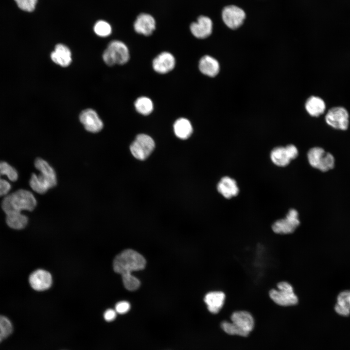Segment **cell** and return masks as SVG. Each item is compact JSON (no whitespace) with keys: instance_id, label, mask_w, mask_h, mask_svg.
Instances as JSON below:
<instances>
[{"instance_id":"cell-11","label":"cell","mask_w":350,"mask_h":350,"mask_svg":"<svg viewBox=\"0 0 350 350\" xmlns=\"http://www.w3.org/2000/svg\"><path fill=\"white\" fill-rule=\"evenodd\" d=\"M4 176L11 181L15 182L18 179V173L15 168L7 162L0 161V196L8 194L11 189V185Z\"/></svg>"},{"instance_id":"cell-26","label":"cell","mask_w":350,"mask_h":350,"mask_svg":"<svg viewBox=\"0 0 350 350\" xmlns=\"http://www.w3.org/2000/svg\"><path fill=\"white\" fill-rule=\"evenodd\" d=\"M134 105L137 111L143 115H149L154 108L152 101L148 97L144 96L138 98L136 100Z\"/></svg>"},{"instance_id":"cell-10","label":"cell","mask_w":350,"mask_h":350,"mask_svg":"<svg viewBox=\"0 0 350 350\" xmlns=\"http://www.w3.org/2000/svg\"><path fill=\"white\" fill-rule=\"evenodd\" d=\"M300 224L298 211L290 209L284 219L276 221L272 225V229L276 233L289 234L293 232Z\"/></svg>"},{"instance_id":"cell-4","label":"cell","mask_w":350,"mask_h":350,"mask_svg":"<svg viewBox=\"0 0 350 350\" xmlns=\"http://www.w3.org/2000/svg\"><path fill=\"white\" fill-rule=\"evenodd\" d=\"M103 59L108 66L124 64L129 59L128 49L122 42L113 40L108 44L104 52Z\"/></svg>"},{"instance_id":"cell-9","label":"cell","mask_w":350,"mask_h":350,"mask_svg":"<svg viewBox=\"0 0 350 350\" xmlns=\"http://www.w3.org/2000/svg\"><path fill=\"white\" fill-rule=\"evenodd\" d=\"M222 18L224 23L231 29L239 28L245 18V11L234 5L225 7L222 12Z\"/></svg>"},{"instance_id":"cell-15","label":"cell","mask_w":350,"mask_h":350,"mask_svg":"<svg viewBox=\"0 0 350 350\" xmlns=\"http://www.w3.org/2000/svg\"><path fill=\"white\" fill-rule=\"evenodd\" d=\"M136 32L148 36L156 29V21L154 17L147 13H141L137 17L134 23Z\"/></svg>"},{"instance_id":"cell-32","label":"cell","mask_w":350,"mask_h":350,"mask_svg":"<svg viewBox=\"0 0 350 350\" xmlns=\"http://www.w3.org/2000/svg\"><path fill=\"white\" fill-rule=\"evenodd\" d=\"M116 312L111 309H109L105 311L104 317L105 319L107 322H110L113 321L116 317Z\"/></svg>"},{"instance_id":"cell-30","label":"cell","mask_w":350,"mask_h":350,"mask_svg":"<svg viewBox=\"0 0 350 350\" xmlns=\"http://www.w3.org/2000/svg\"><path fill=\"white\" fill-rule=\"evenodd\" d=\"M37 0H15L18 7L27 12H32L35 9Z\"/></svg>"},{"instance_id":"cell-28","label":"cell","mask_w":350,"mask_h":350,"mask_svg":"<svg viewBox=\"0 0 350 350\" xmlns=\"http://www.w3.org/2000/svg\"><path fill=\"white\" fill-rule=\"evenodd\" d=\"M221 327L226 333L229 334L238 335L242 336H246L249 334L232 322L223 321L221 323Z\"/></svg>"},{"instance_id":"cell-24","label":"cell","mask_w":350,"mask_h":350,"mask_svg":"<svg viewBox=\"0 0 350 350\" xmlns=\"http://www.w3.org/2000/svg\"><path fill=\"white\" fill-rule=\"evenodd\" d=\"M334 310L342 316H346L350 314V290L342 291L338 295Z\"/></svg>"},{"instance_id":"cell-3","label":"cell","mask_w":350,"mask_h":350,"mask_svg":"<svg viewBox=\"0 0 350 350\" xmlns=\"http://www.w3.org/2000/svg\"><path fill=\"white\" fill-rule=\"evenodd\" d=\"M34 165L40 174H32L29 184L36 192L44 194L56 185V174L53 168L46 160L40 158L35 159Z\"/></svg>"},{"instance_id":"cell-29","label":"cell","mask_w":350,"mask_h":350,"mask_svg":"<svg viewBox=\"0 0 350 350\" xmlns=\"http://www.w3.org/2000/svg\"><path fill=\"white\" fill-rule=\"evenodd\" d=\"M93 29L95 34L101 37L107 36L112 32L110 25L106 21L102 20L98 21L95 24Z\"/></svg>"},{"instance_id":"cell-21","label":"cell","mask_w":350,"mask_h":350,"mask_svg":"<svg viewBox=\"0 0 350 350\" xmlns=\"http://www.w3.org/2000/svg\"><path fill=\"white\" fill-rule=\"evenodd\" d=\"M200 71L204 74L214 77L218 74L220 66L218 61L210 55L202 57L199 62Z\"/></svg>"},{"instance_id":"cell-20","label":"cell","mask_w":350,"mask_h":350,"mask_svg":"<svg viewBox=\"0 0 350 350\" xmlns=\"http://www.w3.org/2000/svg\"><path fill=\"white\" fill-rule=\"evenodd\" d=\"M217 190L224 197L228 199L236 196L239 191L236 181L228 176L221 178L217 185Z\"/></svg>"},{"instance_id":"cell-1","label":"cell","mask_w":350,"mask_h":350,"mask_svg":"<svg viewBox=\"0 0 350 350\" xmlns=\"http://www.w3.org/2000/svg\"><path fill=\"white\" fill-rule=\"evenodd\" d=\"M36 204L35 196L26 190H18L5 195L1 202V208L6 214L7 226L15 230L24 228L28 224V218L21 211H32Z\"/></svg>"},{"instance_id":"cell-13","label":"cell","mask_w":350,"mask_h":350,"mask_svg":"<svg viewBox=\"0 0 350 350\" xmlns=\"http://www.w3.org/2000/svg\"><path fill=\"white\" fill-rule=\"evenodd\" d=\"M79 119L85 128L88 132L97 133L103 127L102 121L97 112L92 109L88 108L82 111Z\"/></svg>"},{"instance_id":"cell-18","label":"cell","mask_w":350,"mask_h":350,"mask_svg":"<svg viewBox=\"0 0 350 350\" xmlns=\"http://www.w3.org/2000/svg\"><path fill=\"white\" fill-rule=\"evenodd\" d=\"M52 61L62 67H67L71 62V53L69 48L63 44H58L51 54Z\"/></svg>"},{"instance_id":"cell-19","label":"cell","mask_w":350,"mask_h":350,"mask_svg":"<svg viewBox=\"0 0 350 350\" xmlns=\"http://www.w3.org/2000/svg\"><path fill=\"white\" fill-rule=\"evenodd\" d=\"M225 297V294L220 291L211 292L207 294L204 298V301L207 305L209 311L212 314L218 313L224 304Z\"/></svg>"},{"instance_id":"cell-2","label":"cell","mask_w":350,"mask_h":350,"mask_svg":"<svg viewBox=\"0 0 350 350\" xmlns=\"http://www.w3.org/2000/svg\"><path fill=\"white\" fill-rule=\"evenodd\" d=\"M145 265L146 260L143 256L131 249H125L119 254L113 262L114 271L122 275L123 285L129 291L136 290L140 285L139 280L131 275V272L143 269Z\"/></svg>"},{"instance_id":"cell-5","label":"cell","mask_w":350,"mask_h":350,"mask_svg":"<svg viewBox=\"0 0 350 350\" xmlns=\"http://www.w3.org/2000/svg\"><path fill=\"white\" fill-rule=\"evenodd\" d=\"M307 158L310 165L322 172H327L333 169L335 165V158L329 152L319 147L311 148L307 153Z\"/></svg>"},{"instance_id":"cell-17","label":"cell","mask_w":350,"mask_h":350,"mask_svg":"<svg viewBox=\"0 0 350 350\" xmlns=\"http://www.w3.org/2000/svg\"><path fill=\"white\" fill-rule=\"evenodd\" d=\"M232 322L239 328L249 333L254 327V319L251 315L246 311H237L231 316Z\"/></svg>"},{"instance_id":"cell-7","label":"cell","mask_w":350,"mask_h":350,"mask_svg":"<svg viewBox=\"0 0 350 350\" xmlns=\"http://www.w3.org/2000/svg\"><path fill=\"white\" fill-rule=\"evenodd\" d=\"M155 148V142L149 136L141 134L138 135L130 146L132 155L139 160L147 158Z\"/></svg>"},{"instance_id":"cell-8","label":"cell","mask_w":350,"mask_h":350,"mask_svg":"<svg viewBox=\"0 0 350 350\" xmlns=\"http://www.w3.org/2000/svg\"><path fill=\"white\" fill-rule=\"evenodd\" d=\"M325 121L333 128L345 131L348 128L349 125V113L343 107H333L328 111Z\"/></svg>"},{"instance_id":"cell-6","label":"cell","mask_w":350,"mask_h":350,"mask_svg":"<svg viewBox=\"0 0 350 350\" xmlns=\"http://www.w3.org/2000/svg\"><path fill=\"white\" fill-rule=\"evenodd\" d=\"M277 288V290L272 289L269 293L270 298L276 303L286 306L296 305L298 303V298L290 283L285 281L279 282Z\"/></svg>"},{"instance_id":"cell-12","label":"cell","mask_w":350,"mask_h":350,"mask_svg":"<svg viewBox=\"0 0 350 350\" xmlns=\"http://www.w3.org/2000/svg\"><path fill=\"white\" fill-rule=\"evenodd\" d=\"M28 280L31 287L37 291H44L49 289L52 283L51 274L41 269L33 271L30 275Z\"/></svg>"},{"instance_id":"cell-22","label":"cell","mask_w":350,"mask_h":350,"mask_svg":"<svg viewBox=\"0 0 350 350\" xmlns=\"http://www.w3.org/2000/svg\"><path fill=\"white\" fill-rule=\"evenodd\" d=\"M270 158L273 163L280 167L287 166L292 159L286 146L274 148L271 152Z\"/></svg>"},{"instance_id":"cell-33","label":"cell","mask_w":350,"mask_h":350,"mask_svg":"<svg viewBox=\"0 0 350 350\" xmlns=\"http://www.w3.org/2000/svg\"><path fill=\"white\" fill-rule=\"evenodd\" d=\"M3 340V339H2L1 336V335H0V343L2 342V341Z\"/></svg>"},{"instance_id":"cell-23","label":"cell","mask_w":350,"mask_h":350,"mask_svg":"<svg viewBox=\"0 0 350 350\" xmlns=\"http://www.w3.org/2000/svg\"><path fill=\"white\" fill-rule=\"evenodd\" d=\"M305 109L307 112L313 117H318L325 111L326 105L320 97L311 96L305 103Z\"/></svg>"},{"instance_id":"cell-27","label":"cell","mask_w":350,"mask_h":350,"mask_svg":"<svg viewBox=\"0 0 350 350\" xmlns=\"http://www.w3.org/2000/svg\"><path fill=\"white\" fill-rule=\"evenodd\" d=\"M14 332L11 320L6 315H0V334L3 339L9 337Z\"/></svg>"},{"instance_id":"cell-16","label":"cell","mask_w":350,"mask_h":350,"mask_svg":"<svg viewBox=\"0 0 350 350\" xmlns=\"http://www.w3.org/2000/svg\"><path fill=\"white\" fill-rule=\"evenodd\" d=\"M175 60L170 52H162L156 57L153 61L152 66L155 71L165 74L171 71L175 67Z\"/></svg>"},{"instance_id":"cell-25","label":"cell","mask_w":350,"mask_h":350,"mask_svg":"<svg viewBox=\"0 0 350 350\" xmlns=\"http://www.w3.org/2000/svg\"><path fill=\"white\" fill-rule=\"evenodd\" d=\"M174 130L176 137L182 140H186L191 135L192 127L188 119L181 118L175 122L174 124Z\"/></svg>"},{"instance_id":"cell-14","label":"cell","mask_w":350,"mask_h":350,"mask_svg":"<svg viewBox=\"0 0 350 350\" xmlns=\"http://www.w3.org/2000/svg\"><path fill=\"white\" fill-rule=\"evenodd\" d=\"M212 22L208 17L201 15L196 22H192L190 26L192 34L195 37L204 39L209 36L212 31Z\"/></svg>"},{"instance_id":"cell-31","label":"cell","mask_w":350,"mask_h":350,"mask_svg":"<svg viewBox=\"0 0 350 350\" xmlns=\"http://www.w3.org/2000/svg\"><path fill=\"white\" fill-rule=\"evenodd\" d=\"M130 308V305L129 302L126 301H122L118 302L115 306V311L120 314H124L127 313Z\"/></svg>"}]
</instances>
